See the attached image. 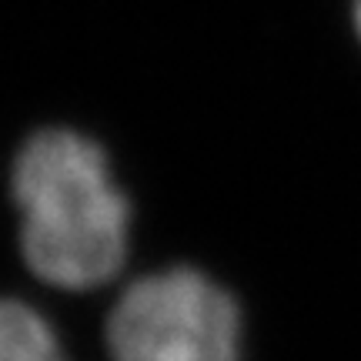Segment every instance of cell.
I'll return each mask as SVG.
<instances>
[{
  "instance_id": "cell-1",
  "label": "cell",
  "mask_w": 361,
  "mask_h": 361,
  "mask_svg": "<svg viewBox=\"0 0 361 361\" xmlns=\"http://www.w3.org/2000/svg\"><path fill=\"white\" fill-rule=\"evenodd\" d=\"M20 247L30 271L57 288H97L128 255V201L107 157L74 130H40L13 161Z\"/></svg>"
},
{
  "instance_id": "cell-2",
  "label": "cell",
  "mask_w": 361,
  "mask_h": 361,
  "mask_svg": "<svg viewBox=\"0 0 361 361\" xmlns=\"http://www.w3.org/2000/svg\"><path fill=\"white\" fill-rule=\"evenodd\" d=\"M238 308L197 271L134 281L107 322L114 361H238Z\"/></svg>"
},
{
  "instance_id": "cell-3",
  "label": "cell",
  "mask_w": 361,
  "mask_h": 361,
  "mask_svg": "<svg viewBox=\"0 0 361 361\" xmlns=\"http://www.w3.org/2000/svg\"><path fill=\"white\" fill-rule=\"evenodd\" d=\"M0 361H71L44 314L0 298Z\"/></svg>"
},
{
  "instance_id": "cell-4",
  "label": "cell",
  "mask_w": 361,
  "mask_h": 361,
  "mask_svg": "<svg viewBox=\"0 0 361 361\" xmlns=\"http://www.w3.org/2000/svg\"><path fill=\"white\" fill-rule=\"evenodd\" d=\"M355 20H358V34H361V0H358V13H355Z\"/></svg>"
}]
</instances>
